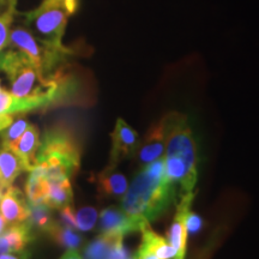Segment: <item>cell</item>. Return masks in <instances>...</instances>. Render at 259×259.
<instances>
[{"instance_id":"6da1fadb","label":"cell","mask_w":259,"mask_h":259,"mask_svg":"<svg viewBox=\"0 0 259 259\" xmlns=\"http://www.w3.org/2000/svg\"><path fill=\"white\" fill-rule=\"evenodd\" d=\"M0 70L8 74L12 95L23 100L29 112L67 101L76 90L69 74L61 70L51 74L42 73L19 51L0 53Z\"/></svg>"},{"instance_id":"7a4b0ae2","label":"cell","mask_w":259,"mask_h":259,"mask_svg":"<svg viewBox=\"0 0 259 259\" xmlns=\"http://www.w3.org/2000/svg\"><path fill=\"white\" fill-rule=\"evenodd\" d=\"M176 198L177 185L167 176L163 156L141 168L121 197L120 208L150 223L161 218Z\"/></svg>"},{"instance_id":"3957f363","label":"cell","mask_w":259,"mask_h":259,"mask_svg":"<svg viewBox=\"0 0 259 259\" xmlns=\"http://www.w3.org/2000/svg\"><path fill=\"white\" fill-rule=\"evenodd\" d=\"M163 130L166 173L181 194L193 192L198 180V148L186 115L168 113L161 119Z\"/></svg>"},{"instance_id":"277c9868","label":"cell","mask_w":259,"mask_h":259,"mask_svg":"<svg viewBox=\"0 0 259 259\" xmlns=\"http://www.w3.org/2000/svg\"><path fill=\"white\" fill-rule=\"evenodd\" d=\"M80 164V148L77 138L65 127L46 130L40 141L36 166L47 180L71 179Z\"/></svg>"},{"instance_id":"5b68a950","label":"cell","mask_w":259,"mask_h":259,"mask_svg":"<svg viewBox=\"0 0 259 259\" xmlns=\"http://www.w3.org/2000/svg\"><path fill=\"white\" fill-rule=\"evenodd\" d=\"M77 8V0H44L38 8L21 15L28 30L37 41L52 50L66 51L63 36L69 17Z\"/></svg>"},{"instance_id":"8992f818","label":"cell","mask_w":259,"mask_h":259,"mask_svg":"<svg viewBox=\"0 0 259 259\" xmlns=\"http://www.w3.org/2000/svg\"><path fill=\"white\" fill-rule=\"evenodd\" d=\"M9 44L25 54L32 65L45 74H51L59 70L58 67L70 54L69 50L57 51L45 46L23 27H16L10 31Z\"/></svg>"},{"instance_id":"52a82bcc","label":"cell","mask_w":259,"mask_h":259,"mask_svg":"<svg viewBox=\"0 0 259 259\" xmlns=\"http://www.w3.org/2000/svg\"><path fill=\"white\" fill-rule=\"evenodd\" d=\"M149 222L141 218L126 213L121 208L109 206L100 213V232L102 234L118 235L125 238L131 233L142 231Z\"/></svg>"},{"instance_id":"ba28073f","label":"cell","mask_w":259,"mask_h":259,"mask_svg":"<svg viewBox=\"0 0 259 259\" xmlns=\"http://www.w3.org/2000/svg\"><path fill=\"white\" fill-rule=\"evenodd\" d=\"M139 144L138 134L119 118L115 122L114 131L112 132V149L109 156V167L116 168L121 161L135 156Z\"/></svg>"},{"instance_id":"9c48e42d","label":"cell","mask_w":259,"mask_h":259,"mask_svg":"<svg viewBox=\"0 0 259 259\" xmlns=\"http://www.w3.org/2000/svg\"><path fill=\"white\" fill-rule=\"evenodd\" d=\"M194 198V193L181 194L180 202L177 204V213L174 216L173 222L168 229L167 240L177 251V257L174 259H184L186 253V242H187V227L186 216L191 210Z\"/></svg>"},{"instance_id":"30bf717a","label":"cell","mask_w":259,"mask_h":259,"mask_svg":"<svg viewBox=\"0 0 259 259\" xmlns=\"http://www.w3.org/2000/svg\"><path fill=\"white\" fill-rule=\"evenodd\" d=\"M164 149H166V143H164L163 130H162L161 121H158L156 125L149 128L143 141L138 144L136 155H137L139 164L143 167L145 164L163 157Z\"/></svg>"},{"instance_id":"8fae6325","label":"cell","mask_w":259,"mask_h":259,"mask_svg":"<svg viewBox=\"0 0 259 259\" xmlns=\"http://www.w3.org/2000/svg\"><path fill=\"white\" fill-rule=\"evenodd\" d=\"M0 211L6 225H17L25 222L28 218V202L22 191L17 187L10 186L0 203Z\"/></svg>"},{"instance_id":"7c38bea8","label":"cell","mask_w":259,"mask_h":259,"mask_svg":"<svg viewBox=\"0 0 259 259\" xmlns=\"http://www.w3.org/2000/svg\"><path fill=\"white\" fill-rule=\"evenodd\" d=\"M35 238L36 234L25 222L10 226L0 234V257L9 252L24 250Z\"/></svg>"},{"instance_id":"4fadbf2b","label":"cell","mask_w":259,"mask_h":259,"mask_svg":"<svg viewBox=\"0 0 259 259\" xmlns=\"http://www.w3.org/2000/svg\"><path fill=\"white\" fill-rule=\"evenodd\" d=\"M40 135L36 126L29 125L24 134L12 145V150L18 155L23 163L24 170H31L36 166V155L40 147Z\"/></svg>"},{"instance_id":"5bb4252c","label":"cell","mask_w":259,"mask_h":259,"mask_svg":"<svg viewBox=\"0 0 259 259\" xmlns=\"http://www.w3.org/2000/svg\"><path fill=\"white\" fill-rule=\"evenodd\" d=\"M128 183L122 173L114 167L107 166L97 176V190L100 194L111 198H121L127 190Z\"/></svg>"},{"instance_id":"9a60e30c","label":"cell","mask_w":259,"mask_h":259,"mask_svg":"<svg viewBox=\"0 0 259 259\" xmlns=\"http://www.w3.org/2000/svg\"><path fill=\"white\" fill-rule=\"evenodd\" d=\"M24 170L23 163L11 148L0 144V187L9 189Z\"/></svg>"},{"instance_id":"2e32d148","label":"cell","mask_w":259,"mask_h":259,"mask_svg":"<svg viewBox=\"0 0 259 259\" xmlns=\"http://www.w3.org/2000/svg\"><path fill=\"white\" fill-rule=\"evenodd\" d=\"M142 242L139 247L151 251L160 259H174L177 257V251L168 242L167 239L157 235L150 226L147 225L142 229Z\"/></svg>"},{"instance_id":"e0dca14e","label":"cell","mask_w":259,"mask_h":259,"mask_svg":"<svg viewBox=\"0 0 259 259\" xmlns=\"http://www.w3.org/2000/svg\"><path fill=\"white\" fill-rule=\"evenodd\" d=\"M50 205L46 203H31L28 202V218L25 223L30 227L36 234L37 232L47 233L54 225L53 213Z\"/></svg>"},{"instance_id":"ac0fdd59","label":"cell","mask_w":259,"mask_h":259,"mask_svg":"<svg viewBox=\"0 0 259 259\" xmlns=\"http://www.w3.org/2000/svg\"><path fill=\"white\" fill-rule=\"evenodd\" d=\"M73 192L70 179L48 180L46 204L52 209H61L72 204Z\"/></svg>"},{"instance_id":"d6986e66","label":"cell","mask_w":259,"mask_h":259,"mask_svg":"<svg viewBox=\"0 0 259 259\" xmlns=\"http://www.w3.org/2000/svg\"><path fill=\"white\" fill-rule=\"evenodd\" d=\"M48 191V180L44 170L38 166H35L29 170V176L25 184V193L28 202L46 203Z\"/></svg>"},{"instance_id":"ffe728a7","label":"cell","mask_w":259,"mask_h":259,"mask_svg":"<svg viewBox=\"0 0 259 259\" xmlns=\"http://www.w3.org/2000/svg\"><path fill=\"white\" fill-rule=\"evenodd\" d=\"M124 240L122 236L102 234L94 239L92 242L84 248V258L85 259H111L113 248L116 242Z\"/></svg>"},{"instance_id":"44dd1931","label":"cell","mask_w":259,"mask_h":259,"mask_svg":"<svg viewBox=\"0 0 259 259\" xmlns=\"http://www.w3.org/2000/svg\"><path fill=\"white\" fill-rule=\"evenodd\" d=\"M47 234L58 245L63 246L67 250H70V248H76L77 250V247H79L83 242V236L79 233H77L76 229L61 225L60 222H54V225L51 227Z\"/></svg>"},{"instance_id":"7402d4cb","label":"cell","mask_w":259,"mask_h":259,"mask_svg":"<svg viewBox=\"0 0 259 259\" xmlns=\"http://www.w3.org/2000/svg\"><path fill=\"white\" fill-rule=\"evenodd\" d=\"M17 0H2L0 2V53L9 45L10 28L16 15Z\"/></svg>"},{"instance_id":"603a6c76","label":"cell","mask_w":259,"mask_h":259,"mask_svg":"<svg viewBox=\"0 0 259 259\" xmlns=\"http://www.w3.org/2000/svg\"><path fill=\"white\" fill-rule=\"evenodd\" d=\"M29 125L30 124H29L23 115H15V119L11 122V125L6 127L4 131L0 132V137H2V141H0L2 143L0 144L4 145V147L12 148V145L24 134V131Z\"/></svg>"},{"instance_id":"cb8c5ba5","label":"cell","mask_w":259,"mask_h":259,"mask_svg":"<svg viewBox=\"0 0 259 259\" xmlns=\"http://www.w3.org/2000/svg\"><path fill=\"white\" fill-rule=\"evenodd\" d=\"M97 213L96 209L90 208V206H85V208L79 209L76 212V226L77 229L82 232H88L95 227L97 221Z\"/></svg>"},{"instance_id":"d4e9b609","label":"cell","mask_w":259,"mask_h":259,"mask_svg":"<svg viewBox=\"0 0 259 259\" xmlns=\"http://www.w3.org/2000/svg\"><path fill=\"white\" fill-rule=\"evenodd\" d=\"M60 223L61 225L70 227V228L76 229L77 231L76 211L73 210L72 204L64 206V208L60 209Z\"/></svg>"},{"instance_id":"484cf974","label":"cell","mask_w":259,"mask_h":259,"mask_svg":"<svg viewBox=\"0 0 259 259\" xmlns=\"http://www.w3.org/2000/svg\"><path fill=\"white\" fill-rule=\"evenodd\" d=\"M202 226H203V221L202 219H200V216L190 210L186 216L187 233H190V234H196V233H198L200 231Z\"/></svg>"},{"instance_id":"4316f807","label":"cell","mask_w":259,"mask_h":259,"mask_svg":"<svg viewBox=\"0 0 259 259\" xmlns=\"http://www.w3.org/2000/svg\"><path fill=\"white\" fill-rule=\"evenodd\" d=\"M0 259H30V252L28 250H21L15 252H9V253L3 254Z\"/></svg>"},{"instance_id":"83f0119b","label":"cell","mask_w":259,"mask_h":259,"mask_svg":"<svg viewBox=\"0 0 259 259\" xmlns=\"http://www.w3.org/2000/svg\"><path fill=\"white\" fill-rule=\"evenodd\" d=\"M135 257L137 259H160L156 254L153 253L151 251L145 250V248H142V247L138 248L137 253L135 254Z\"/></svg>"},{"instance_id":"f1b7e54d","label":"cell","mask_w":259,"mask_h":259,"mask_svg":"<svg viewBox=\"0 0 259 259\" xmlns=\"http://www.w3.org/2000/svg\"><path fill=\"white\" fill-rule=\"evenodd\" d=\"M59 259H83L82 255L79 254V252L76 248H70L65 253L61 255Z\"/></svg>"},{"instance_id":"f546056e","label":"cell","mask_w":259,"mask_h":259,"mask_svg":"<svg viewBox=\"0 0 259 259\" xmlns=\"http://www.w3.org/2000/svg\"><path fill=\"white\" fill-rule=\"evenodd\" d=\"M5 229H6V222L4 221V219H3V216L0 215V234H2Z\"/></svg>"},{"instance_id":"4dcf8cb0","label":"cell","mask_w":259,"mask_h":259,"mask_svg":"<svg viewBox=\"0 0 259 259\" xmlns=\"http://www.w3.org/2000/svg\"><path fill=\"white\" fill-rule=\"evenodd\" d=\"M2 198H3V193H2V187H0V200H2ZM2 203V202H0Z\"/></svg>"},{"instance_id":"1f68e13d","label":"cell","mask_w":259,"mask_h":259,"mask_svg":"<svg viewBox=\"0 0 259 259\" xmlns=\"http://www.w3.org/2000/svg\"><path fill=\"white\" fill-rule=\"evenodd\" d=\"M127 259H137V258H136L135 255H134V257H131V258H127Z\"/></svg>"}]
</instances>
